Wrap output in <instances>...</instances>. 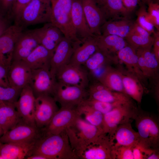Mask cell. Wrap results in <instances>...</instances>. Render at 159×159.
Returning a JSON list of instances; mask_svg holds the SVG:
<instances>
[{"mask_svg": "<svg viewBox=\"0 0 159 159\" xmlns=\"http://www.w3.org/2000/svg\"><path fill=\"white\" fill-rule=\"evenodd\" d=\"M33 154L39 155L45 159H78L72 148L66 130L58 134L42 130L30 155Z\"/></svg>", "mask_w": 159, "mask_h": 159, "instance_id": "1", "label": "cell"}, {"mask_svg": "<svg viewBox=\"0 0 159 159\" xmlns=\"http://www.w3.org/2000/svg\"><path fill=\"white\" fill-rule=\"evenodd\" d=\"M81 116L66 130L72 148L78 159L87 146L104 133L102 130Z\"/></svg>", "mask_w": 159, "mask_h": 159, "instance_id": "2", "label": "cell"}, {"mask_svg": "<svg viewBox=\"0 0 159 159\" xmlns=\"http://www.w3.org/2000/svg\"><path fill=\"white\" fill-rule=\"evenodd\" d=\"M140 143L146 147L159 150V122L158 117L137 107L133 118Z\"/></svg>", "mask_w": 159, "mask_h": 159, "instance_id": "3", "label": "cell"}, {"mask_svg": "<svg viewBox=\"0 0 159 159\" xmlns=\"http://www.w3.org/2000/svg\"><path fill=\"white\" fill-rule=\"evenodd\" d=\"M50 0L51 22L61 30L65 38L75 43L81 44L76 36L72 21V0Z\"/></svg>", "mask_w": 159, "mask_h": 159, "instance_id": "4", "label": "cell"}, {"mask_svg": "<svg viewBox=\"0 0 159 159\" xmlns=\"http://www.w3.org/2000/svg\"><path fill=\"white\" fill-rule=\"evenodd\" d=\"M52 12L50 0H32L23 9L15 24L24 29L31 25L50 22Z\"/></svg>", "mask_w": 159, "mask_h": 159, "instance_id": "5", "label": "cell"}, {"mask_svg": "<svg viewBox=\"0 0 159 159\" xmlns=\"http://www.w3.org/2000/svg\"><path fill=\"white\" fill-rule=\"evenodd\" d=\"M137 108L131 101L121 105L104 115L103 132L111 137L119 125L132 122Z\"/></svg>", "mask_w": 159, "mask_h": 159, "instance_id": "6", "label": "cell"}, {"mask_svg": "<svg viewBox=\"0 0 159 159\" xmlns=\"http://www.w3.org/2000/svg\"><path fill=\"white\" fill-rule=\"evenodd\" d=\"M86 88L57 82L52 95L61 107H76L88 95Z\"/></svg>", "mask_w": 159, "mask_h": 159, "instance_id": "7", "label": "cell"}, {"mask_svg": "<svg viewBox=\"0 0 159 159\" xmlns=\"http://www.w3.org/2000/svg\"><path fill=\"white\" fill-rule=\"evenodd\" d=\"M80 116L76 107H61L42 130L46 133L60 134L71 126Z\"/></svg>", "mask_w": 159, "mask_h": 159, "instance_id": "8", "label": "cell"}, {"mask_svg": "<svg viewBox=\"0 0 159 159\" xmlns=\"http://www.w3.org/2000/svg\"><path fill=\"white\" fill-rule=\"evenodd\" d=\"M42 131L37 127L24 122L22 120L0 138V143H29L36 140Z\"/></svg>", "mask_w": 159, "mask_h": 159, "instance_id": "9", "label": "cell"}, {"mask_svg": "<svg viewBox=\"0 0 159 159\" xmlns=\"http://www.w3.org/2000/svg\"><path fill=\"white\" fill-rule=\"evenodd\" d=\"M57 82L56 77L52 74L49 69H39L32 70L29 85L36 98L52 95Z\"/></svg>", "mask_w": 159, "mask_h": 159, "instance_id": "10", "label": "cell"}, {"mask_svg": "<svg viewBox=\"0 0 159 159\" xmlns=\"http://www.w3.org/2000/svg\"><path fill=\"white\" fill-rule=\"evenodd\" d=\"M53 97L44 95L35 98L34 118L37 127L41 129L46 126L58 110Z\"/></svg>", "mask_w": 159, "mask_h": 159, "instance_id": "11", "label": "cell"}, {"mask_svg": "<svg viewBox=\"0 0 159 159\" xmlns=\"http://www.w3.org/2000/svg\"><path fill=\"white\" fill-rule=\"evenodd\" d=\"M56 77L57 81L67 85L77 86L85 88L89 86L88 74L81 66L69 63L59 70Z\"/></svg>", "mask_w": 159, "mask_h": 159, "instance_id": "12", "label": "cell"}, {"mask_svg": "<svg viewBox=\"0 0 159 159\" xmlns=\"http://www.w3.org/2000/svg\"><path fill=\"white\" fill-rule=\"evenodd\" d=\"M112 146L110 137L103 133L97 140L85 148L79 159H112Z\"/></svg>", "mask_w": 159, "mask_h": 159, "instance_id": "13", "label": "cell"}, {"mask_svg": "<svg viewBox=\"0 0 159 159\" xmlns=\"http://www.w3.org/2000/svg\"><path fill=\"white\" fill-rule=\"evenodd\" d=\"M35 98L28 85L22 89L19 98L14 104L22 120L27 124L37 127L34 118Z\"/></svg>", "mask_w": 159, "mask_h": 159, "instance_id": "14", "label": "cell"}, {"mask_svg": "<svg viewBox=\"0 0 159 159\" xmlns=\"http://www.w3.org/2000/svg\"><path fill=\"white\" fill-rule=\"evenodd\" d=\"M79 45L63 37L56 47L50 62V70L54 76L56 77L60 68L69 63L75 49Z\"/></svg>", "mask_w": 159, "mask_h": 159, "instance_id": "15", "label": "cell"}, {"mask_svg": "<svg viewBox=\"0 0 159 159\" xmlns=\"http://www.w3.org/2000/svg\"><path fill=\"white\" fill-rule=\"evenodd\" d=\"M24 29L14 24L0 36V62L10 66L12 61L14 46L19 35Z\"/></svg>", "mask_w": 159, "mask_h": 159, "instance_id": "16", "label": "cell"}, {"mask_svg": "<svg viewBox=\"0 0 159 159\" xmlns=\"http://www.w3.org/2000/svg\"><path fill=\"white\" fill-rule=\"evenodd\" d=\"M32 30L40 44L53 52L64 37L61 30L51 22L45 23L41 28Z\"/></svg>", "mask_w": 159, "mask_h": 159, "instance_id": "17", "label": "cell"}, {"mask_svg": "<svg viewBox=\"0 0 159 159\" xmlns=\"http://www.w3.org/2000/svg\"><path fill=\"white\" fill-rule=\"evenodd\" d=\"M87 92L89 99L109 103H125L132 101L127 95L111 90L98 81L91 85Z\"/></svg>", "mask_w": 159, "mask_h": 159, "instance_id": "18", "label": "cell"}, {"mask_svg": "<svg viewBox=\"0 0 159 159\" xmlns=\"http://www.w3.org/2000/svg\"><path fill=\"white\" fill-rule=\"evenodd\" d=\"M32 72V70L24 61H12L8 74L10 86L22 90L29 85Z\"/></svg>", "mask_w": 159, "mask_h": 159, "instance_id": "19", "label": "cell"}, {"mask_svg": "<svg viewBox=\"0 0 159 159\" xmlns=\"http://www.w3.org/2000/svg\"><path fill=\"white\" fill-rule=\"evenodd\" d=\"M40 44L32 30L22 32L15 43L12 61L24 60Z\"/></svg>", "mask_w": 159, "mask_h": 159, "instance_id": "20", "label": "cell"}, {"mask_svg": "<svg viewBox=\"0 0 159 159\" xmlns=\"http://www.w3.org/2000/svg\"><path fill=\"white\" fill-rule=\"evenodd\" d=\"M83 11L92 34L101 35V28L106 21L100 8L95 0H82Z\"/></svg>", "mask_w": 159, "mask_h": 159, "instance_id": "21", "label": "cell"}, {"mask_svg": "<svg viewBox=\"0 0 159 159\" xmlns=\"http://www.w3.org/2000/svg\"><path fill=\"white\" fill-rule=\"evenodd\" d=\"M71 15L76 36L82 42L95 36L91 33L86 20L82 0H72Z\"/></svg>", "mask_w": 159, "mask_h": 159, "instance_id": "22", "label": "cell"}, {"mask_svg": "<svg viewBox=\"0 0 159 159\" xmlns=\"http://www.w3.org/2000/svg\"><path fill=\"white\" fill-rule=\"evenodd\" d=\"M98 50L110 57L113 61L117 59V54L128 44L125 38L114 35L95 36Z\"/></svg>", "mask_w": 159, "mask_h": 159, "instance_id": "23", "label": "cell"}, {"mask_svg": "<svg viewBox=\"0 0 159 159\" xmlns=\"http://www.w3.org/2000/svg\"><path fill=\"white\" fill-rule=\"evenodd\" d=\"M131 123H123L117 127L112 136L110 137L112 147L132 146L140 142L138 134L133 129Z\"/></svg>", "mask_w": 159, "mask_h": 159, "instance_id": "24", "label": "cell"}, {"mask_svg": "<svg viewBox=\"0 0 159 159\" xmlns=\"http://www.w3.org/2000/svg\"><path fill=\"white\" fill-rule=\"evenodd\" d=\"M117 58L125 65L127 71L137 77L144 85L143 82L146 78L139 67L136 50L128 44L117 52Z\"/></svg>", "mask_w": 159, "mask_h": 159, "instance_id": "25", "label": "cell"}, {"mask_svg": "<svg viewBox=\"0 0 159 159\" xmlns=\"http://www.w3.org/2000/svg\"><path fill=\"white\" fill-rule=\"evenodd\" d=\"M36 140L29 143H0V159H22L31 155Z\"/></svg>", "mask_w": 159, "mask_h": 159, "instance_id": "26", "label": "cell"}, {"mask_svg": "<svg viewBox=\"0 0 159 159\" xmlns=\"http://www.w3.org/2000/svg\"><path fill=\"white\" fill-rule=\"evenodd\" d=\"M121 76L126 94L138 104L141 102L145 87L135 76L127 71L118 69Z\"/></svg>", "mask_w": 159, "mask_h": 159, "instance_id": "27", "label": "cell"}, {"mask_svg": "<svg viewBox=\"0 0 159 159\" xmlns=\"http://www.w3.org/2000/svg\"><path fill=\"white\" fill-rule=\"evenodd\" d=\"M151 48H140L136 50L139 67L146 78L154 76L158 70L159 62Z\"/></svg>", "mask_w": 159, "mask_h": 159, "instance_id": "28", "label": "cell"}, {"mask_svg": "<svg viewBox=\"0 0 159 159\" xmlns=\"http://www.w3.org/2000/svg\"><path fill=\"white\" fill-rule=\"evenodd\" d=\"M98 49L95 36L90 37L76 48L69 63L81 66Z\"/></svg>", "mask_w": 159, "mask_h": 159, "instance_id": "29", "label": "cell"}, {"mask_svg": "<svg viewBox=\"0 0 159 159\" xmlns=\"http://www.w3.org/2000/svg\"><path fill=\"white\" fill-rule=\"evenodd\" d=\"M22 120L14 103L2 102L0 103V126L3 134Z\"/></svg>", "mask_w": 159, "mask_h": 159, "instance_id": "30", "label": "cell"}, {"mask_svg": "<svg viewBox=\"0 0 159 159\" xmlns=\"http://www.w3.org/2000/svg\"><path fill=\"white\" fill-rule=\"evenodd\" d=\"M54 52L39 45L24 60L32 70L42 68L50 69Z\"/></svg>", "mask_w": 159, "mask_h": 159, "instance_id": "31", "label": "cell"}, {"mask_svg": "<svg viewBox=\"0 0 159 159\" xmlns=\"http://www.w3.org/2000/svg\"><path fill=\"white\" fill-rule=\"evenodd\" d=\"M133 24L127 19L106 21L101 28V35H114L125 38Z\"/></svg>", "mask_w": 159, "mask_h": 159, "instance_id": "32", "label": "cell"}, {"mask_svg": "<svg viewBox=\"0 0 159 159\" xmlns=\"http://www.w3.org/2000/svg\"><path fill=\"white\" fill-rule=\"evenodd\" d=\"M97 79L98 82L110 90L127 95L124 91L122 77L118 69L109 67L106 68Z\"/></svg>", "mask_w": 159, "mask_h": 159, "instance_id": "33", "label": "cell"}, {"mask_svg": "<svg viewBox=\"0 0 159 159\" xmlns=\"http://www.w3.org/2000/svg\"><path fill=\"white\" fill-rule=\"evenodd\" d=\"M76 108L80 115H84L86 121L103 130L104 115L82 101Z\"/></svg>", "mask_w": 159, "mask_h": 159, "instance_id": "34", "label": "cell"}, {"mask_svg": "<svg viewBox=\"0 0 159 159\" xmlns=\"http://www.w3.org/2000/svg\"><path fill=\"white\" fill-rule=\"evenodd\" d=\"M106 19L119 15L127 16L130 12L124 6L122 0H107L100 7Z\"/></svg>", "mask_w": 159, "mask_h": 159, "instance_id": "35", "label": "cell"}, {"mask_svg": "<svg viewBox=\"0 0 159 159\" xmlns=\"http://www.w3.org/2000/svg\"><path fill=\"white\" fill-rule=\"evenodd\" d=\"M128 44L136 50L140 48H151L153 45L154 37L129 33L125 38Z\"/></svg>", "mask_w": 159, "mask_h": 159, "instance_id": "36", "label": "cell"}, {"mask_svg": "<svg viewBox=\"0 0 159 159\" xmlns=\"http://www.w3.org/2000/svg\"><path fill=\"white\" fill-rule=\"evenodd\" d=\"M112 61L113 60L109 56L98 49L84 64L86 69L91 73Z\"/></svg>", "mask_w": 159, "mask_h": 159, "instance_id": "37", "label": "cell"}, {"mask_svg": "<svg viewBox=\"0 0 159 159\" xmlns=\"http://www.w3.org/2000/svg\"><path fill=\"white\" fill-rule=\"evenodd\" d=\"M136 22L150 34L155 32L154 26L151 21L147 10L144 5H142L139 9L137 14Z\"/></svg>", "mask_w": 159, "mask_h": 159, "instance_id": "38", "label": "cell"}, {"mask_svg": "<svg viewBox=\"0 0 159 159\" xmlns=\"http://www.w3.org/2000/svg\"><path fill=\"white\" fill-rule=\"evenodd\" d=\"M82 101L94 109L101 112L103 115L110 112L115 107L121 105L126 103L120 102L109 103L88 98H86Z\"/></svg>", "mask_w": 159, "mask_h": 159, "instance_id": "39", "label": "cell"}, {"mask_svg": "<svg viewBox=\"0 0 159 159\" xmlns=\"http://www.w3.org/2000/svg\"><path fill=\"white\" fill-rule=\"evenodd\" d=\"M21 90L11 86H0V101L14 103L18 99Z\"/></svg>", "mask_w": 159, "mask_h": 159, "instance_id": "40", "label": "cell"}, {"mask_svg": "<svg viewBox=\"0 0 159 159\" xmlns=\"http://www.w3.org/2000/svg\"><path fill=\"white\" fill-rule=\"evenodd\" d=\"M132 146H118L112 147V159H134Z\"/></svg>", "mask_w": 159, "mask_h": 159, "instance_id": "41", "label": "cell"}, {"mask_svg": "<svg viewBox=\"0 0 159 159\" xmlns=\"http://www.w3.org/2000/svg\"><path fill=\"white\" fill-rule=\"evenodd\" d=\"M32 0H15L11 9V17L14 24L18 22L24 8Z\"/></svg>", "mask_w": 159, "mask_h": 159, "instance_id": "42", "label": "cell"}, {"mask_svg": "<svg viewBox=\"0 0 159 159\" xmlns=\"http://www.w3.org/2000/svg\"><path fill=\"white\" fill-rule=\"evenodd\" d=\"M149 17L155 28L159 30V5L153 1L148 4L147 10Z\"/></svg>", "mask_w": 159, "mask_h": 159, "instance_id": "43", "label": "cell"}, {"mask_svg": "<svg viewBox=\"0 0 159 159\" xmlns=\"http://www.w3.org/2000/svg\"><path fill=\"white\" fill-rule=\"evenodd\" d=\"M15 0H0V15L13 21L11 9Z\"/></svg>", "mask_w": 159, "mask_h": 159, "instance_id": "44", "label": "cell"}, {"mask_svg": "<svg viewBox=\"0 0 159 159\" xmlns=\"http://www.w3.org/2000/svg\"><path fill=\"white\" fill-rule=\"evenodd\" d=\"M9 66L5 63L0 62V86H10L8 79V74Z\"/></svg>", "mask_w": 159, "mask_h": 159, "instance_id": "45", "label": "cell"}, {"mask_svg": "<svg viewBox=\"0 0 159 159\" xmlns=\"http://www.w3.org/2000/svg\"><path fill=\"white\" fill-rule=\"evenodd\" d=\"M12 21L0 15V36L11 25Z\"/></svg>", "mask_w": 159, "mask_h": 159, "instance_id": "46", "label": "cell"}, {"mask_svg": "<svg viewBox=\"0 0 159 159\" xmlns=\"http://www.w3.org/2000/svg\"><path fill=\"white\" fill-rule=\"evenodd\" d=\"M154 41L153 53L157 61L159 62V32L158 31L154 33Z\"/></svg>", "mask_w": 159, "mask_h": 159, "instance_id": "47", "label": "cell"}, {"mask_svg": "<svg viewBox=\"0 0 159 159\" xmlns=\"http://www.w3.org/2000/svg\"><path fill=\"white\" fill-rule=\"evenodd\" d=\"M123 4L127 10L130 13L137 6L139 0H122Z\"/></svg>", "mask_w": 159, "mask_h": 159, "instance_id": "48", "label": "cell"}, {"mask_svg": "<svg viewBox=\"0 0 159 159\" xmlns=\"http://www.w3.org/2000/svg\"><path fill=\"white\" fill-rule=\"evenodd\" d=\"M159 150H154L147 158L146 159H159Z\"/></svg>", "mask_w": 159, "mask_h": 159, "instance_id": "49", "label": "cell"}, {"mask_svg": "<svg viewBox=\"0 0 159 159\" xmlns=\"http://www.w3.org/2000/svg\"><path fill=\"white\" fill-rule=\"evenodd\" d=\"M97 4L101 6H102L107 0H95Z\"/></svg>", "mask_w": 159, "mask_h": 159, "instance_id": "50", "label": "cell"}, {"mask_svg": "<svg viewBox=\"0 0 159 159\" xmlns=\"http://www.w3.org/2000/svg\"><path fill=\"white\" fill-rule=\"evenodd\" d=\"M144 3L148 4L153 0H141Z\"/></svg>", "mask_w": 159, "mask_h": 159, "instance_id": "51", "label": "cell"}, {"mask_svg": "<svg viewBox=\"0 0 159 159\" xmlns=\"http://www.w3.org/2000/svg\"><path fill=\"white\" fill-rule=\"evenodd\" d=\"M3 133H3V131L0 126V138L3 134Z\"/></svg>", "mask_w": 159, "mask_h": 159, "instance_id": "52", "label": "cell"}, {"mask_svg": "<svg viewBox=\"0 0 159 159\" xmlns=\"http://www.w3.org/2000/svg\"><path fill=\"white\" fill-rule=\"evenodd\" d=\"M1 102V101H0V103L1 102Z\"/></svg>", "mask_w": 159, "mask_h": 159, "instance_id": "53", "label": "cell"}, {"mask_svg": "<svg viewBox=\"0 0 159 159\" xmlns=\"http://www.w3.org/2000/svg\"><path fill=\"white\" fill-rule=\"evenodd\" d=\"M139 0L140 1V0Z\"/></svg>", "mask_w": 159, "mask_h": 159, "instance_id": "54", "label": "cell"}]
</instances>
